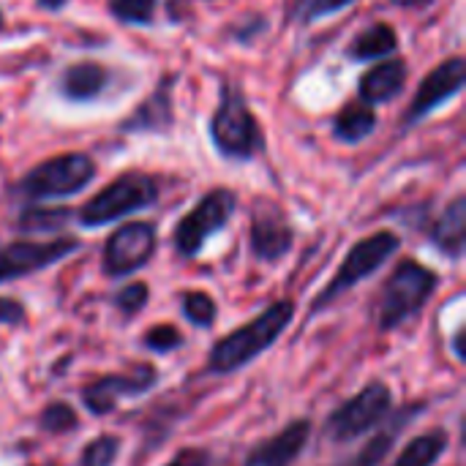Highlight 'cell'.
I'll list each match as a JSON object with an SVG mask.
<instances>
[{
    "mask_svg": "<svg viewBox=\"0 0 466 466\" xmlns=\"http://www.w3.org/2000/svg\"><path fill=\"white\" fill-rule=\"evenodd\" d=\"M292 317H295L292 300L270 303L257 319H251L248 325L232 330L229 336H224L221 341L213 344V350L208 355V371L210 374H232V371L248 366L251 360H257L262 352H268L279 341V336L289 328Z\"/></svg>",
    "mask_w": 466,
    "mask_h": 466,
    "instance_id": "1",
    "label": "cell"
},
{
    "mask_svg": "<svg viewBox=\"0 0 466 466\" xmlns=\"http://www.w3.org/2000/svg\"><path fill=\"white\" fill-rule=\"evenodd\" d=\"M210 139L224 158L248 161L265 147V134L238 85L224 82L218 106L210 117Z\"/></svg>",
    "mask_w": 466,
    "mask_h": 466,
    "instance_id": "2",
    "label": "cell"
},
{
    "mask_svg": "<svg viewBox=\"0 0 466 466\" xmlns=\"http://www.w3.org/2000/svg\"><path fill=\"white\" fill-rule=\"evenodd\" d=\"M158 199V183L147 172H123L109 186H104L96 197H90L79 210L76 221L87 229L106 227L117 218H126L131 213H139Z\"/></svg>",
    "mask_w": 466,
    "mask_h": 466,
    "instance_id": "3",
    "label": "cell"
},
{
    "mask_svg": "<svg viewBox=\"0 0 466 466\" xmlns=\"http://www.w3.org/2000/svg\"><path fill=\"white\" fill-rule=\"evenodd\" d=\"M437 284H440V276L431 268L415 259H404L382 287V298L377 309L380 328L393 330L404 325L407 319H412L415 314H420L426 303L431 300V295L437 292Z\"/></svg>",
    "mask_w": 466,
    "mask_h": 466,
    "instance_id": "4",
    "label": "cell"
},
{
    "mask_svg": "<svg viewBox=\"0 0 466 466\" xmlns=\"http://www.w3.org/2000/svg\"><path fill=\"white\" fill-rule=\"evenodd\" d=\"M96 177V161L87 153H60L35 164L14 186V194L27 202L63 199L85 191Z\"/></svg>",
    "mask_w": 466,
    "mask_h": 466,
    "instance_id": "5",
    "label": "cell"
},
{
    "mask_svg": "<svg viewBox=\"0 0 466 466\" xmlns=\"http://www.w3.org/2000/svg\"><path fill=\"white\" fill-rule=\"evenodd\" d=\"M401 240L396 232L390 229H382V232H374L369 238H363L360 243H355L350 248V254L344 257L339 273L330 279V284L319 292V298L311 303V314H319L322 309H328L333 300H339L344 292H350L352 287H358L360 281H366L369 276H374L396 251H399Z\"/></svg>",
    "mask_w": 466,
    "mask_h": 466,
    "instance_id": "6",
    "label": "cell"
},
{
    "mask_svg": "<svg viewBox=\"0 0 466 466\" xmlns=\"http://www.w3.org/2000/svg\"><path fill=\"white\" fill-rule=\"evenodd\" d=\"M238 210V194L232 188H213L208 191L175 227L172 243L180 257H197L205 243L218 235Z\"/></svg>",
    "mask_w": 466,
    "mask_h": 466,
    "instance_id": "7",
    "label": "cell"
},
{
    "mask_svg": "<svg viewBox=\"0 0 466 466\" xmlns=\"http://www.w3.org/2000/svg\"><path fill=\"white\" fill-rule=\"evenodd\" d=\"M390 404H393L390 388L385 382H369L358 396H352L336 412H330L325 426L328 437L339 445L363 437L366 431H371L388 418Z\"/></svg>",
    "mask_w": 466,
    "mask_h": 466,
    "instance_id": "8",
    "label": "cell"
},
{
    "mask_svg": "<svg viewBox=\"0 0 466 466\" xmlns=\"http://www.w3.org/2000/svg\"><path fill=\"white\" fill-rule=\"evenodd\" d=\"M156 227L150 221H131L117 227L101 254V268L109 279H123L145 268L156 254Z\"/></svg>",
    "mask_w": 466,
    "mask_h": 466,
    "instance_id": "9",
    "label": "cell"
},
{
    "mask_svg": "<svg viewBox=\"0 0 466 466\" xmlns=\"http://www.w3.org/2000/svg\"><path fill=\"white\" fill-rule=\"evenodd\" d=\"M79 248L76 238H55V240H16L0 248V284L33 276L46 270L74 254Z\"/></svg>",
    "mask_w": 466,
    "mask_h": 466,
    "instance_id": "10",
    "label": "cell"
},
{
    "mask_svg": "<svg viewBox=\"0 0 466 466\" xmlns=\"http://www.w3.org/2000/svg\"><path fill=\"white\" fill-rule=\"evenodd\" d=\"M466 82V66L464 57H448L445 63H440L434 71L426 74V79L420 82L407 115H404V128L420 123L423 117H429L440 104L456 98L464 90Z\"/></svg>",
    "mask_w": 466,
    "mask_h": 466,
    "instance_id": "11",
    "label": "cell"
},
{
    "mask_svg": "<svg viewBox=\"0 0 466 466\" xmlns=\"http://www.w3.org/2000/svg\"><path fill=\"white\" fill-rule=\"evenodd\" d=\"M156 385V369L153 366H137L126 374H109L96 382H90L82 390V401L87 412L93 415H109L123 399H134L147 393Z\"/></svg>",
    "mask_w": 466,
    "mask_h": 466,
    "instance_id": "12",
    "label": "cell"
},
{
    "mask_svg": "<svg viewBox=\"0 0 466 466\" xmlns=\"http://www.w3.org/2000/svg\"><path fill=\"white\" fill-rule=\"evenodd\" d=\"M248 243H251V254L262 262H279L292 251L295 243V229L289 227V221L284 218L281 210L268 208V210H257L251 218V229H248Z\"/></svg>",
    "mask_w": 466,
    "mask_h": 466,
    "instance_id": "13",
    "label": "cell"
},
{
    "mask_svg": "<svg viewBox=\"0 0 466 466\" xmlns=\"http://www.w3.org/2000/svg\"><path fill=\"white\" fill-rule=\"evenodd\" d=\"M172 85H175V74H167L164 79H158L156 90L134 109L131 117H126L120 123V131L126 134H161L175 123V109H172Z\"/></svg>",
    "mask_w": 466,
    "mask_h": 466,
    "instance_id": "14",
    "label": "cell"
},
{
    "mask_svg": "<svg viewBox=\"0 0 466 466\" xmlns=\"http://www.w3.org/2000/svg\"><path fill=\"white\" fill-rule=\"evenodd\" d=\"M112 82V71L98 60H76L66 66L57 76V93L66 101L87 104L96 101Z\"/></svg>",
    "mask_w": 466,
    "mask_h": 466,
    "instance_id": "15",
    "label": "cell"
},
{
    "mask_svg": "<svg viewBox=\"0 0 466 466\" xmlns=\"http://www.w3.org/2000/svg\"><path fill=\"white\" fill-rule=\"evenodd\" d=\"M309 437H311V423L295 420L276 437L257 445L243 466H292V461H298V456L303 453Z\"/></svg>",
    "mask_w": 466,
    "mask_h": 466,
    "instance_id": "16",
    "label": "cell"
},
{
    "mask_svg": "<svg viewBox=\"0 0 466 466\" xmlns=\"http://www.w3.org/2000/svg\"><path fill=\"white\" fill-rule=\"evenodd\" d=\"M407 76H410L407 60H382V63L377 60V66H371L360 76V85H358L360 101L369 104V106L393 101L404 90Z\"/></svg>",
    "mask_w": 466,
    "mask_h": 466,
    "instance_id": "17",
    "label": "cell"
},
{
    "mask_svg": "<svg viewBox=\"0 0 466 466\" xmlns=\"http://www.w3.org/2000/svg\"><path fill=\"white\" fill-rule=\"evenodd\" d=\"M431 243L451 259H461L466 243V197H456L431 227Z\"/></svg>",
    "mask_w": 466,
    "mask_h": 466,
    "instance_id": "18",
    "label": "cell"
},
{
    "mask_svg": "<svg viewBox=\"0 0 466 466\" xmlns=\"http://www.w3.org/2000/svg\"><path fill=\"white\" fill-rule=\"evenodd\" d=\"M399 49V33L393 25L388 22H374L369 25L366 30H360L350 49H347V57L350 60H358V63H374V60H382L388 57L390 52Z\"/></svg>",
    "mask_w": 466,
    "mask_h": 466,
    "instance_id": "19",
    "label": "cell"
},
{
    "mask_svg": "<svg viewBox=\"0 0 466 466\" xmlns=\"http://www.w3.org/2000/svg\"><path fill=\"white\" fill-rule=\"evenodd\" d=\"M377 128V112L363 104V101H352L347 104L336 120H333V137L344 145H358L363 142L366 137H371Z\"/></svg>",
    "mask_w": 466,
    "mask_h": 466,
    "instance_id": "20",
    "label": "cell"
},
{
    "mask_svg": "<svg viewBox=\"0 0 466 466\" xmlns=\"http://www.w3.org/2000/svg\"><path fill=\"white\" fill-rule=\"evenodd\" d=\"M448 448V434L445 431H429L415 437L393 466H434Z\"/></svg>",
    "mask_w": 466,
    "mask_h": 466,
    "instance_id": "21",
    "label": "cell"
},
{
    "mask_svg": "<svg viewBox=\"0 0 466 466\" xmlns=\"http://www.w3.org/2000/svg\"><path fill=\"white\" fill-rule=\"evenodd\" d=\"M415 415V410H410V412H404V415H399L396 420H393V426L388 429V431H382V434H377L366 448H363V453L360 456H355L352 461L347 466H380L385 461V456L390 453V448H393V440H396V434H399V429H404V423L410 420Z\"/></svg>",
    "mask_w": 466,
    "mask_h": 466,
    "instance_id": "22",
    "label": "cell"
},
{
    "mask_svg": "<svg viewBox=\"0 0 466 466\" xmlns=\"http://www.w3.org/2000/svg\"><path fill=\"white\" fill-rule=\"evenodd\" d=\"M358 0H292L289 5V19L298 25H314L330 14H339L344 8H350Z\"/></svg>",
    "mask_w": 466,
    "mask_h": 466,
    "instance_id": "23",
    "label": "cell"
},
{
    "mask_svg": "<svg viewBox=\"0 0 466 466\" xmlns=\"http://www.w3.org/2000/svg\"><path fill=\"white\" fill-rule=\"evenodd\" d=\"M71 210L66 208H30L19 216L16 227L22 232H52V229H60L71 221Z\"/></svg>",
    "mask_w": 466,
    "mask_h": 466,
    "instance_id": "24",
    "label": "cell"
},
{
    "mask_svg": "<svg viewBox=\"0 0 466 466\" xmlns=\"http://www.w3.org/2000/svg\"><path fill=\"white\" fill-rule=\"evenodd\" d=\"M158 0H109V14L123 25H153Z\"/></svg>",
    "mask_w": 466,
    "mask_h": 466,
    "instance_id": "25",
    "label": "cell"
},
{
    "mask_svg": "<svg viewBox=\"0 0 466 466\" xmlns=\"http://www.w3.org/2000/svg\"><path fill=\"white\" fill-rule=\"evenodd\" d=\"M180 309H183L186 319L197 328H210L216 322V314H218L216 300L205 292H186Z\"/></svg>",
    "mask_w": 466,
    "mask_h": 466,
    "instance_id": "26",
    "label": "cell"
},
{
    "mask_svg": "<svg viewBox=\"0 0 466 466\" xmlns=\"http://www.w3.org/2000/svg\"><path fill=\"white\" fill-rule=\"evenodd\" d=\"M117 453H120V440H115V437L104 434V437H96V440H90V442L85 445L79 464L82 466H112L115 464V459H117Z\"/></svg>",
    "mask_w": 466,
    "mask_h": 466,
    "instance_id": "27",
    "label": "cell"
},
{
    "mask_svg": "<svg viewBox=\"0 0 466 466\" xmlns=\"http://www.w3.org/2000/svg\"><path fill=\"white\" fill-rule=\"evenodd\" d=\"M38 423H41V429H44V431L66 434V431H71V429L76 426V412H74L68 404H63V401H52V404H46V407H44V412H41Z\"/></svg>",
    "mask_w": 466,
    "mask_h": 466,
    "instance_id": "28",
    "label": "cell"
},
{
    "mask_svg": "<svg viewBox=\"0 0 466 466\" xmlns=\"http://www.w3.org/2000/svg\"><path fill=\"white\" fill-rule=\"evenodd\" d=\"M147 298H150V289L145 281H134V284H126L117 295H115V306L126 314V317H134L139 314L145 306H147Z\"/></svg>",
    "mask_w": 466,
    "mask_h": 466,
    "instance_id": "29",
    "label": "cell"
},
{
    "mask_svg": "<svg viewBox=\"0 0 466 466\" xmlns=\"http://www.w3.org/2000/svg\"><path fill=\"white\" fill-rule=\"evenodd\" d=\"M180 344H183V336L172 325H156L145 333V347L150 352H158V355H167V352L177 350Z\"/></svg>",
    "mask_w": 466,
    "mask_h": 466,
    "instance_id": "30",
    "label": "cell"
},
{
    "mask_svg": "<svg viewBox=\"0 0 466 466\" xmlns=\"http://www.w3.org/2000/svg\"><path fill=\"white\" fill-rule=\"evenodd\" d=\"M25 306L14 298H0V325H22L25 322Z\"/></svg>",
    "mask_w": 466,
    "mask_h": 466,
    "instance_id": "31",
    "label": "cell"
},
{
    "mask_svg": "<svg viewBox=\"0 0 466 466\" xmlns=\"http://www.w3.org/2000/svg\"><path fill=\"white\" fill-rule=\"evenodd\" d=\"M210 464V456L205 453V451H199V448H188V451H183V453H177L172 461L167 466H208Z\"/></svg>",
    "mask_w": 466,
    "mask_h": 466,
    "instance_id": "32",
    "label": "cell"
},
{
    "mask_svg": "<svg viewBox=\"0 0 466 466\" xmlns=\"http://www.w3.org/2000/svg\"><path fill=\"white\" fill-rule=\"evenodd\" d=\"M66 3L68 0H35V5L41 11H60V8H66Z\"/></svg>",
    "mask_w": 466,
    "mask_h": 466,
    "instance_id": "33",
    "label": "cell"
},
{
    "mask_svg": "<svg viewBox=\"0 0 466 466\" xmlns=\"http://www.w3.org/2000/svg\"><path fill=\"white\" fill-rule=\"evenodd\" d=\"M396 5H401V8H418V5H426V3H431V0H393Z\"/></svg>",
    "mask_w": 466,
    "mask_h": 466,
    "instance_id": "34",
    "label": "cell"
},
{
    "mask_svg": "<svg viewBox=\"0 0 466 466\" xmlns=\"http://www.w3.org/2000/svg\"><path fill=\"white\" fill-rule=\"evenodd\" d=\"M3 25H5V19H3V11H0V30H3Z\"/></svg>",
    "mask_w": 466,
    "mask_h": 466,
    "instance_id": "35",
    "label": "cell"
},
{
    "mask_svg": "<svg viewBox=\"0 0 466 466\" xmlns=\"http://www.w3.org/2000/svg\"><path fill=\"white\" fill-rule=\"evenodd\" d=\"M0 120H3V115H0Z\"/></svg>",
    "mask_w": 466,
    "mask_h": 466,
    "instance_id": "36",
    "label": "cell"
}]
</instances>
